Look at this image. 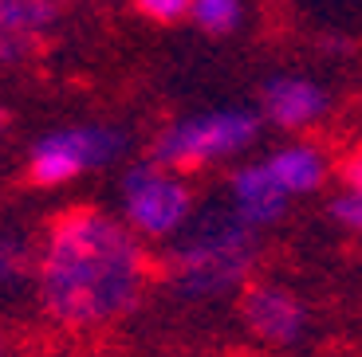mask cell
<instances>
[{
    "mask_svg": "<svg viewBox=\"0 0 362 357\" xmlns=\"http://www.w3.org/2000/svg\"><path fill=\"white\" fill-rule=\"evenodd\" d=\"M150 283L138 232L99 208L55 216L40 255V303L67 330H95L127 318Z\"/></svg>",
    "mask_w": 362,
    "mask_h": 357,
    "instance_id": "cell-1",
    "label": "cell"
},
{
    "mask_svg": "<svg viewBox=\"0 0 362 357\" xmlns=\"http://www.w3.org/2000/svg\"><path fill=\"white\" fill-rule=\"evenodd\" d=\"M256 134H260L256 114H248V110H213V114H197L170 126L154 145V161H162L177 173H197L248 150L256 142Z\"/></svg>",
    "mask_w": 362,
    "mask_h": 357,
    "instance_id": "cell-3",
    "label": "cell"
},
{
    "mask_svg": "<svg viewBox=\"0 0 362 357\" xmlns=\"http://www.w3.org/2000/svg\"><path fill=\"white\" fill-rule=\"evenodd\" d=\"M138 8H142L150 20H162V24H170V20L189 16L193 0H138Z\"/></svg>",
    "mask_w": 362,
    "mask_h": 357,
    "instance_id": "cell-14",
    "label": "cell"
},
{
    "mask_svg": "<svg viewBox=\"0 0 362 357\" xmlns=\"http://www.w3.org/2000/svg\"><path fill=\"white\" fill-rule=\"evenodd\" d=\"M122 208H127V224L138 236H177L193 216V193L177 177V169L150 161L127 173Z\"/></svg>",
    "mask_w": 362,
    "mask_h": 357,
    "instance_id": "cell-4",
    "label": "cell"
},
{
    "mask_svg": "<svg viewBox=\"0 0 362 357\" xmlns=\"http://www.w3.org/2000/svg\"><path fill=\"white\" fill-rule=\"evenodd\" d=\"M240 318L248 334L268 346H296L308 334V306L276 283H245L240 291Z\"/></svg>",
    "mask_w": 362,
    "mask_h": 357,
    "instance_id": "cell-6",
    "label": "cell"
},
{
    "mask_svg": "<svg viewBox=\"0 0 362 357\" xmlns=\"http://www.w3.org/2000/svg\"><path fill=\"white\" fill-rule=\"evenodd\" d=\"M55 20L52 0H0V59H24Z\"/></svg>",
    "mask_w": 362,
    "mask_h": 357,
    "instance_id": "cell-9",
    "label": "cell"
},
{
    "mask_svg": "<svg viewBox=\"0 0 362 357\" xmlns=\"http://www.w3.org/2000/svg\"><path fill=\"white\" fill-rule=\"evenodd\" d=\"M339 177H343L346 188H362V150H354L351 157H343V165H339Z\"/></svg>",
    "mask_w": 362,
    "mask_h": 357,
    "instance_id": "cell-15",
    "label": "cell"
},
{
    "mask_svg": "<svg viewBox=\"0 0 362 357\" xmlns=\"http://www.w3.org/2000/svg\"><path fill=\"white\" fill-rule=\"evenodd\" d=\"M240 12H245L240 0H193L189 16L201 32H209V36H228V32L240 24Z\"/></svg>",
    "mask_w": 362,
    "mask_h": 357,
    "instance_id": "cell-11",
    "label": "cell"
},
{
    "mask_svg": "<svg viewBox=\"0 0 362 357\" xmlns=\"http://www.w3.org/2000/svg\"><path fill=\"white\" fill-rule=\"evenodd\" d=\"M256 232L260 228H252L233 205L189 216L165 259L170 286L193 303L245 291V283H252V267L260 255Z\"/></svg>",
    "mask_w": 362,
    "mask_h": 357,
    "instance_id": "cell-2",
    "label": "cell"
},
{
    "mask_svg": "<svg viewBox=\"0 0 362 357\" xmlns=\"http://www.w3.org/2000/svg\"><path fill=\"white\" fill-rule=\"evenodd\" d=\"M268 165L291 197H308L327 181V153L319 145H284L268 157Z\"/></svg>",
    "mask_w": 362,
    "mask_h": 357,
    "instance_id": "cell-10",
    "label": "cell"
},
{
    "mask_svg": "<svg viewBox=\"0 0 362 357\" xmlns=\"http://www.w3.org/2000/svg\"><path fill=\"white\" fill-rule=\"evenodd\" d=\"M331 216H335V224H343L346 232L362 236V188H346L343 197H335Z\"/></svg>",
    "mask_w": 362,
    "mask_h": 357,
    "instance_id": "cell-13",
    "label": "cell"
},
{
    "mask_svg": "<svg viewBox=\"0 0 362 357\" xmlns=\"http://www.w3.org/2000/svg\"><path fill=\"white\" fill-rule=\"evenodd\" d=\"M291 193L284 188V181L272 173L268 161L260 165H245V169L233 173V185H228V205L245 216L252 228H268L288 212Z\"/></svg>",
    "mask_w": 362,
    "mask_h": 357,
    "instance_id": "cell-7",
    "label": "cell"
},
{
    "mask_svg": "<svg viewBox=\"0 0 362 357\" xmlns=\"http://www.w3.org/2000/svg\"><path fill=\"white\" fill-rule=\"evenodd\" d=\"M0 357H4V353H0Z\"/></svg>",
    "mask_w": 362,
    "mask_h": 357,
    "instance_id": "cell-16",
    "label": "cell"
},
{
    "mask_svg": "<svg viewBox=\"0 0 362 357\" xmlns=\"http://www.w3.org/2000/svg\"><path fill=\"white\" fill-rule=\"evenodd\" d=\"M127 150V138L110 130V126H71V130H55V134L40 138L32 150V181L44 188L64 185V181L79 177L83 169L107 165Z\"/></svg>",
    "mask_w": 362,
    "mask_h": 357,
    "instance_id": "cell-5",
    "label": "cell"
},
{
    "mask_svg": "<svg viewBox=\"0 0 362 357\" xmlns=\"http://www.w3.org/2000/svg\"><path fill=\"white\" fill-rule=\"evenodd\" d=\"M331 99L327 90L311 79H291L280 75L264 87V114L268 122H276L280 130H303V126H315L327 114Z\"/></svg>",
    "mask_w": 362,
    "mask_h": 357,
    "instance_id": "cell-8",
    "label": "cell"
},
{
    "mask_svg": "<svg viewBox=\"0 0 362 357\" xmlns=\"http://www.w3.org/2000/svg\"><path fill=\"white\" fill-rule=\"evenodd\" d=\"M28 271H32L28 243L16 236H0V283H20Z\"/></svg>",
    "mask_w": 362,
    "mask_h": 357,
    "instance_id": "cell-12",
    "label": "cell"
}]
</instances>
